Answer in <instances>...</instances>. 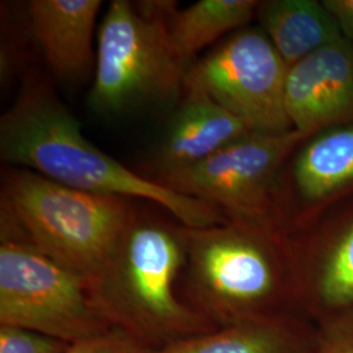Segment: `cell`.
<instances>
[{
  "mask_svg": "<svg viewBox=\"0 0 353 353\" xmlns=\"http://www.w3.org/2000/svg\"><path fill=\"white\" fill-rule=\"evenodd\" d=\"M285 106L293 130L307 137L353 122V43L347 38L290 67Z\"/></svg>",
  "mask_w": 353,
  "mask_h": 353,
  "instance_id": "obj_9",
  "label": "cell"
},
{
  "mask_svg": "<svg viewBox=\"0 0 353 353\" xmlns=\"http://www.w3.org/2000/svg\"><path fill=\"white\" fill-rule=\"evenodd\" d=\"M293 182L305 202L331 199L353 185V122L312 135L297 153Z\"/></svg>",
  "mask_w": 353,
  "mask_h": 353,
  "instance_id": "obj_15",
  "label": "cell"
},
{
  "mask_svg": "<svg viewBox=\"0 0 353 353\" xmlns=\"http://www.w3.org/2000/svg\"><path fill=\"white\" fill-rule=\"evenodd\" d=\"M316 353H353V309L316 322Z\"/></svg>",
  "mask_w": 353,
  "mask_h": 353,
  "instance_id": "obj_18",
  "label": "cell"
},
{
  "mask_svg": "<svg viewBox=\"0 0 353 353\" xmlns=\"http://www.w3.org/2000/svg\"><path fill=\"white\" fill-rule=\"evenodd\" d=\"M101 6V0H32L26 4L32 33L59 80H83L96 67L93 33Z\"/></svg>",
  "mask_w": 353,
  "mask_h": 353,
  "instance_id": "obj_12",
  "label": "cell"
},
{
  "mask_svg": "<svg viewBox=\"0 0 353 353\" xmlns=\"http://www.w3.org/2000/svg\"><path fill=\"white\" fill-rule=\"evenodd\" d=\"M310 137L292 130L270 135L252 132L198 164L154 179L169 189L211 204L228 220L288 228L275 203L279 170Z\"/></svg>",
  "mask_w": 353,
  "mask_h": 353,
  "instance_id": "obj_7",
  "label": "cell"
},
{
  "mask_svg": "<svg viewBox=\"0 0 353 353\" xmlns=\"http://www.w3.org/2000/svg\"><path fill=\"white\" fill-rule=\"evenodd\" d=\"M186 263L182 225L135 211L100 272L88 283L114 328L157 351L216 330L176 292Z\"/></svg>",
  "mask_w": 353,
  "mask_h": 353,
  "instance_id": "obj_3",
  "label": "cell"
},
{
  "mask_svg": "<svg viewBox=\"0 0 353 353\" xmlns=\"http://www.w3.org/2000/svg\"><path fill=\"white\" fill-rule=\"evenodd\" d=\"M293 240L300 313L316 323L353 309V214L323 233Z\"/></svg>",
  "mask_w": 353,
  "mask_h": 353,
  "instance_id": "obj_10",
  "label": "cell"
},
{
  "mask_svg": "<svg viewBox=\"0 0 353 353\" xmlns=\"http://www.w3.org/2000/svg\"><path fill=\"white\" fill-rule=\"evenodd\" d=\"M322 3L341 28L344 38L353 43V0H323Z\"/></svg>",
  "mask_w": 353,
  "mask_h": 353,
  "instance_id": "obj_20",
  "label": "cell"
},
{
  "mask_svg": "<svg viewBox=\"0 0 353 353\" xmlns=\"http://www.w3.org/2000/svg\"><path fill=\"white\" fill-rule=\"evenodd\" d=\"M255 0H201L170 13L168 28L181 59L191 65L194 57L229 32L240 30L258 12ZM234 33V32H233Z\"/></svg>",
  "mask_w": 353,
  "mask_h": 353,
  "instance_id": "obj_16",
  "label": "cell"
},
{
  "mask_svg": "<svg viewBox=\"0 0 353 353\" xmlns=\"http://www.w3.org/2000/svg\"><path fill=\"white\" fill-rule=\"evenodd\" d=\"M252 134L204 90L185 83L183 94L156 153L154 179L198 164Z\"/></svg>",
  "mask_w": 353,
  "mask_h": 353,
  "instance_id": "obj_11",
  "label": "cell"
},
{
  "mask_svg": "<svg viewBox=\"0 0 353 353\" xmlns=\"http://www.w3.org/2000/svg\"><path fill=\"white\" fill-rule=\"evenodd\" d=\"M290 67L261 28H242L190 65L185 83L204 90L252 132L293 130L285 106Z\"/></svg>",
  "mask_w": 353,
  "mask_h": 353,
  "instance_id": "obj_8",
  "label": "cell"
},
{
  "mask_svg": "<svg viewBox=\"0 0 353 353\" xmlns=\"http://www.w3.org/2000/svg\"><path fill=\"white\" fill-rule=\"evenodd\" d=\"M0 326L26 328L70 344L113 328L96 309L84 279L13 240L0 245Z\"/></svg>",
  "mask_w": 353,
  "mask_h": 353,
  "instance_id": "obj_6",
  "label": "cell"
},
{
  "mask_svg": "<svg viewBox=\"0 0 353 353\" xmlns=\"http://www.w3.org/2000/svg\"><path fill=\"white\" fill-rule=\"evenodd\" d=\"M68 345L36 331L0 326V353H63Z\"/></svg>",
  "mask_w": 353,
  "mask_h": 353,
  "instance_id": "obj_17",
  "label": "cell"
},
{
  "mask_svg": "<svg viewBox=\"0 0 353 353\" xmlns=\"http://www.w3.org/2000/svg\"><path fill=\"white\" fill-rule=\"evenodd\" d=\"M0 159L72 189L156 203L183 227H211L228 220L211 204L138 174L99 150L54 90L39 80L28 83L1 115Z\"/></svg>",
  "mask_w": 353,
  "mask_h": 353,
  "instance_id": "obj_1",
  "label": "cell"
},
{
  "mask_svg": "<svg viewBox=\"0 0 353 353\" xmlns=\"http://www.w3.org/2000/svg\"><path fill=\"white\" fill-rule=\"evenodd\" d=\"M256 13L261 29L288 67L344 38L322 1L268 0L259 3Z\"/></svg>",
  "mask_w": 353,
  "mask_h": 353,
  "instance_id": "obj_14",
  "label": "cell"
},
{
  "mask_svg": "<svg viewBox=\"0 0 353 353\" xmlns=\"http://www.w3.org/2000/svg\"><path fill=\"white\" fill-rule=\"evenodd\" d=\"M1 240L26 242L89 283L135 214L130 198L72 189L36 172L1 174Z\"/></svg>",
  "mask_w": 353,
  "mask_h": 353,
  "instance_id": "obj_4",
  "label": "cell"
},
{
  "mask_svg": "<svg viewBox=\"0 0 353 353\" xmlns=\"http://www.w3.org/2000/svg\"><path fill=\"white\" fill-rule=\"evenodd\" d=\"M174 1L113 0L103 14L89 106L103 115L181 100L189 65L178 55L168 20Z\"/></svg>",
  "mask_w": 353,
  "mask_h": 353,
  "instance_id": "obj_5",
  "label": "cell"
},
{
  "mask_svg": "<svg viewBox=\"0 0 353 353\" xmlns=\"http://www.w3.org/2000/svg\"><path fill=\"white\" fill-rule=\"evenodd\" d=\"M316 326L303 314L216 328L151 353H316Z\"/></svg>",
  "mask_w": 353,
  "mask_h": 353,
  "instance_id": "obj_13",
  "label": "cell"
},
{
  "mask_svg": "<svg viewBox=\"0 0 353 353\" xmlns=\"http://www.w3.org/2000/svg\"><path fill=\"white\" fill-rule=\"evenodd\" d=\"M182 230L188 303L216 327L301 314L294 240L287 228L227 220Z\"/></svg>",
  "mask_w": 353,
  "mask_h": 353,
  "instance_id": "obj_2",
  "label": "cell"
},
{
  "mask_svg": "<svg viewBox=\"0 0 353 353\" xmlns=\"http://www.w3.org/2000/svg\"><path fill=\"white\" fill-rule=\"evenodd\" d=\"M151 348L119 328L71 343L63 353H151Z\"/></svg>",
  "mask_w": 353,
  "mask_h": 353,
  "instance_id": "obj_19",
  "label": "cell"
}]
</instances>
